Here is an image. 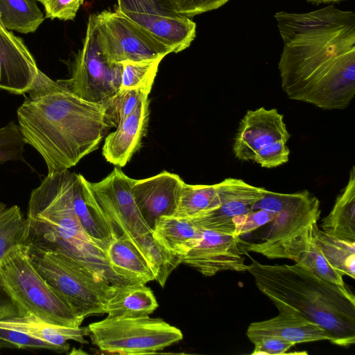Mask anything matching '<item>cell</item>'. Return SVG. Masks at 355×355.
Masks as SVG:
<instances>
[{
	"label": "cell",
	"instance_id": "cell-1",
	"mask_svg": "<svg viewBox=\"0 0 355 355\" xmlns=\"http://www.w3.org/2000/svg\"><path fill=\"white\" fill-rule=\"evenodd\" d=\"M284 47L278 63L291 100L343 110L355 95V14L333 4L275 15Z\"/></svg>",
	"mask_w": 355,
	"mask_h": 355
},
{
	"label": "cell",
	"instance_id": "cell-2",
	"mask_svg": "<svg viewBox=\"0 0 355 355\" xmlns=\"http://www.w3.org/2000/svg\"><path fill=\"white\" fill-rule=\"evenodd\" d=\"M17 109L26 144L42 157L48 174L68 170L98 148L111 127L102 103L85 101L42 71Z\"/></svg>",
	"mask_w": 355,
	"mask_h": 355
},
{
	"label": "cell",
	"instance_id": "cell-3",
	"mask_svg": "<svg viewBox=\"0 0 355 355\" xmlns=\"http://www.w3.org/2000/svg\"><path fill=\"white\" fill-rule=\"evenodd\" d=\"M75 173L48 174L30 195L22 244L63 254L110 285L128 283L109 266L105 251L85 232L74 209Z\"/></svg>",
	"mask_w": 355,
	"mask_h": 355
},
{
	"label": "cell",
	"instance_id": "cell-4",
	"mask_svg": "<svg viewBox=\"0 0 355 355\" xmlns=\"http://www.w3.org/2000/svg\"><path fill=\"white\" fill-rule=\"evenodd\" d=\"M247 271L279 311L318 324L334 345L355 343V297L349 288L327 282L297 263L268 265L252 259Z\"/></svg>",
	"mask_w": 355,
	"mask_h": 355
},
{
	"label": "cell",
	"instance_id": "cell-5",
	"mask_svg": "<svg viewBox=\"0 0 355 355\" xmlns=\"http://www.w3.org/2000/svg\"><path fill=\"white\" fill-rule=\"evenodd\" d=\"M31 314L46 323L72 328L80 327L84 320L36 272L26 246L20 244L0 261V321Z\"/></svg>",
	"mask_w": 355,
	"mask_h": 355
},
{
	"label": "cell",
	"instance_id": "cell-6",
	"mask_svg": "<svg viewBox=\"0 0 355 355\" xmlns=\"http://www.w3.org/2000/svg\"><path fill=\"white\" fill-rule=\"evenodd\" d=\"M26 246L36 272L78 316L85 319L105 313V304L112 285L63 254Z\"/></svg>",
	"mask_w": 355,
	"mask_h": 355
},
{
	"label": "cell",
	"instance_id": "cell-7",
	"mask_svg": "<svg viewBox=\"0 0 355 355\" xmlns=\"http://www.w3.org/2000/svg\"><path fill=\"white\" fill-rule=\"evenodd\" d=\"M264 209L276 214L256 242L244 240L248 252L261 254L268 259H279L286 245L297 234L313 223L320 216V201L307 190L281 193L265 189L252 210Z\"/></svg>",
	"mask_w": 355,
	"mask_h": 355
},
{
	"label": "cell",
	"instance_id": "cell-8",
	"mask_svg": "<svg viewBox=\"0 0 355 355\" xmlns=\"http://www.w3.org/2000/svg\"><path fill=\"white\" fill-rule=\"evenodd\" d=\"M93 345L110 354L157 353L183 338L180 329L160 318L107 316L88 326Z\"/></svg>",
	"mask_w": 355,
	"mask_h": 355
},
{
	"label": "cell",
	"instance_id": "cell-9",
	"mask_svg": "<svg viewBox=\"0 0 355 355\" xmlns=\"http://www.w3.org/2000/svg\"><path fill=\"white\" fill-rule=\"evenodd\" d=\"M121 73V63L109 62L102 53L90 16L83 47L71 63L70 78L57 81L78 97L103 104L119 91Z\"/></svg>",
	"mask_w": 355,
	"mask_h": 355
},
{
	"label": "cell",
	"instance_id": "cell-10",
	"mask_svg": "<svg viewBox=\"0 0 355 355\" xmlns=\"http://www.w3.org/2000/svg\"><path fill=\"white\" fill-rule=\"evenodd\" d=\"M98 46L107 61L164 58L171 50L116 10L91 15Z\"/></svg>",
	"mask_w": 355,
	"mask_h": 355
},
{
	"label": "cell",
	"instance_id": "cell-11",
	"mask_svg": "<svg viewBox=\"0 0 355 355\" xmlns=\"http://www.w3.org/2000/svg\"><path fill=\"white\" fill-rule=\"evenodd\" d=\"M116 1L117 12L172 53L188 48L196 37V23L179 14L172 0Z\"/></svg>",
	"mask_w": 355,
	"mask_h": 355
},
{
	"label": "cell",
	"instance_id": "cell-12",
	"mask_svg": "<svg viewBox=\"0 0 355 355\" xmlns=\"http://www.w3.org/2000/svg\"><path fill=\"white\" fill-rule=\"evenodd\" d=\"M136 180L114 168L105 178L91 182L82 175V181L100 207L114 225L119 235L130 239L151 233L135 202L132 186Z\"/></svg>",
	"mask_w": 355,
	"mask_h": 355
},
{
	"label": "cell",
	"instance_id": "cell-13",
	"mask_svg": "<svg viewBox=\"0 0 355 355\" xmlns=\"http://www.w3.org/2000/svg\"><path fill=\"white\" fill-rule=\"evenodd\" d=\"M216 185L213 207L190 220L202 229L234 235L233 219L252 211L266 189L233 178H226Z\"/></svg>",
	"mask_w": 355,
	"mask_h": 355
},
{
	"label": "cell",
	"instance_id": "cell-14",
	"mask_svg": "<svg viewBox=\"0 0 355 355\" xmlns=\"http://www.w3.org/2000/svg\"><path fill=\"white\" fill-rule=\"evenodd\" d=\"M244 240L234 234L203 229L199 243L182 258L184 263L210 277L225 270L247 271Z\"/></svg>",
	"mask_w": 355,
	"mask_h": 355
},
{
	"label": "cell",
	"instance_id": "cell-15",
	"mask_svg": "<svg viewBox=\"0 0 355 355\" xmlns=\"http://www.w3.org/2000/svg\"><path fill=\"white\" fill-rule=\"evenodd\" d=\"M290 137L284 116L275 108L261 107L247 111L240 121L232 152L239 160L252 161L261 148L277 141L287 142Z\"/></svg>",
	"mask_w": 355,
	"mask_h": 355
},
{
	"label": "cell",
	"instance_id": "cell-16",
	"mask_svg": "<svg viewBox=\"0 0 355 355\" xmlns=\"http://www.w3.org/2000/svg\"><path fill=\"white\" fill-rule=\"evenodd\" d=\"M184 183L179 175L166 171L135 180L132 186L133 198L151 230L160 217L175 215Z\"/></svg>",
	"mask_w": 355,
	"mask_h": 355
},
{
	"label": "cell",
	"instance_id": "cell-17",
	"mask_svg": "<svg viewBox=\"0 0 355 355\" xmlns=\"http://www.w3.org/2000/svg\"><path fill=\"white\" fill-rule=\"evenodd\" d=\"M39 70L21 38L0 26V88L24 94L31 87Z\"/></svg>",
	"mask_w": 355,
	"mask_h": 355
},
{
	"label": "cell",
	"instance_id": "cell-18",
	"mask_svg": "<svg viewBox=\"0 0 355 355\" xmlns=\"http://www.w3.org/2000/svg\"><path fill=\"white\" fill-rule=\"evenodd\" d=\"M148 98L141 101L136 109L121 120L116 130L105 139L103 155L110 163L123 167L140 148L148 126Z\"/></svg>",
	"mask_w": 355,
	"mask_h": 355
},
{
	"label": "cell",
	"instance_id": "cell-19",
	"mask_svg": "<svg viewBox=\"0 0 355 355\" xmlns=\"http://www.w3.org/2000/svg\"><path fill=\"white\" fill-rule=\"evenodd\" d=\"M249 340L253 343L263 336H277L297 343L329 340L327 332L318 324L294 313L279 311L270 319L251 323L247 330Z\"/></svg>",
	"mask_w": 355,
	"mask_h": 355
},
{
	"label": "cell",
	"instance_id": "cell-20",
	"mask_svg": "<svg viewBox=\"0 0 355 355\" xmlns=\"http://www.w3.org/2000/svg\"><path fill=\"white\" fill-rule=\"evenodd\" d=\"M73 201L76 214L87 235L105 251L119 234L82 181L75 173Z\"/></svg>",
	"mask_w": 355,
	"mask_h": 355
},
{
	"label": "cell",
	"instance_id": "cell-21",
	"mask_svg": "<svg viewBox=\"0 0 355 355\" xmlns=\"http://www.w3.org/2000/svg\"><path fill=\"white\" fill-rule=\"evenodd\" d=\"M105 257L112 270L126 282L146 284L155 280L144 254L125 234L119 235L110 243Z\"/></svg>",
	"mask_w": 355,
	"mask_h": 355
},
{
	"label": "cell",
	"instance_id": "cell-22",
	"mask_svg": "<svg viewBox=\"0 0 355 355\" xmlns=\"http://www.w3.org/2000/svg\"><path fill=\"white\" fill-rule=\"evenodd\" d=\"M153 291L141 283L112 285L105 304V313L114 318L148 316L158 307Z\"/></svg>",
	"mask_w": 355,
	"mask_h": 355
},
{
	"label": "cell",
	"instance_id": "cell-23",
	"mask_svg": "<svg viewBox=\"0 0 355 355\" xmlns=\"http://www.w3.org/2000/svg\"><path fill=\"white\" fill-rule=\"evenodd\" d=\"M312 225L304 230L290 241L281 258L292 259L318 277L343 288H348L343 280V275L329 263L314 243L312 239Z\"/></svg>",
	"mask_w": 355,
	"mask_h": 355
},
{
	"label": "cell",
	"instance_id": "cell-24",
	"mask_svg": "<svg viewBox=\"0 0 355 355\" xmlns=\"http://www.w3.org/2000/svg\"><path fill=\"white\" fill-rule=\"evenodd\" d=\"M0 327L17 330L48 342L56 346L60 353L69 349L70 345L68 340L87 344L88 341L85 339V337L89 334L88 327L72 328L53 325L42 321L33 314L0 321Z\"/></svg>",
	"mask_w": 355,
	"mask_h": 355
},
{
	"label": "cell",
	"instance_id": "cell-25",
	"mask_svg": "<svg viewBox=\"0 0 355 355\" xmlns=\"http://www.w3.org/2000/svg\"><path fill=\"white\" fill-rule=\"evenodd\" d=\"M203 229L190 219L175 216L158 218L152 228L154 238L170 252L182 257L200 241Z\"/></svg>",
	"mask_w": 355,
	"mask_h": 355
},
{
	"label": "cell",
	"instance_id": "cell-26",
	"mask_svg": "<svg viewBox=\"0 0 355 355\" xmlns=\"http://www.w3.org/2000/svg\"><path fill=\"white\" fill-rule=\"evenodd\" d=\"M322 230L329 236L355 243V168L352 166L348 182L337 196L330 213L322 219Z\"/></svg>",
	"mask_w": 355,
	"mask_h": 355
},
{
	"label": "cell",
	"instance_id": "cell-27",
	"mask_svg": "<svg viewBox=\"0 0 355 355\" xmlns=\"http://www.w3.org/2000/svg\"><path fill=\"white\" fill-rule=\"evenodd\" d=\"M312 239L329 263L343 275L355 278V243L335 239L312 225Z\"/></svg>",
	"mask_w": 355,
	"mask_h": 355
},
{
	"label": "cell",
	"instance_id": "cell-28",
	"mask_svg": "<svg viewBox=\"0 0 355 355\" xmlns=\"http://www.w3.org/2000/svg\"><path fill=\"white\" fill-rule=\"evenodd\" d=\"M44 19L36 0H0V20L7 30L33 33Z\"/></svg>",
	"mask_w": 355,
	"mask_h": 355
},
{
	"label": "cell",
	"instance_id": "cell-29",
	"mask_svg": "<svg viewBox=\"0 0 355 355\" xmlns=\"http://www.w3.org/2000/svg\"><path fill=\"white\" fill-rule=\"evenodd\" d=\"M131 239L148 261L155 280L164 288L169 275L182 263L183 257L168 250L154 238L152 232Z\"/></svg>",
	"mask_w": 355,
	"mask_h": 355
},
{
	"label": "cell",
	"instance_id": "cell-30",
	"mask_svg": "<svg viewBox=\"0 0 355 355\" xmlns=\"http://www.w3.org/2000/svg\"><path fill=\"white\" fill-rule=\"evenodd\" d=\"M217 194V185L184 183L174 216L191 219L211 209Z\"/></svg>",
	"mask_w": 355,
	"mask_h": 355
},
{
	"label": "cell",
	"instance_id": "cell-31",
	"mask_svg": "<svg viewBox=\"0 0 355 355\" xmlns=\"http://www.w3.org/2000/svg\"><path fill=\"white\" fill-rule=\"evenodd\" d=\"M25 218L19 206L0 202V261L15 246L22 244Z\"/></svg>",
	"mask_w": 355,
	"mask_h": 355
},
{
	"label": "cell",
	"instance_id": "cell-32",
	"mask_svg": "<svg viewBox=\"0 0 355 355\" xmlns=\"http://www.w3.org/2000/svg\"><path fill=\"white\" fill-rule=\"evenodd\" d=\"M151 89L139 88L119 90L103 104L105 109V119L112 128L126 118L136 109L139 103L148 98Z\"/></svg>",
	"mask_w": 355,
	"mask_h": 355
},
{
	"label": "cell",
	"instance_id": "cell-33",
	"mask_svg": "<svg viewBox=\"0 0 355 355\" xmlns=\"http://www.w3.org/2000/svg\"><path fill=\"white\" fill-rule=\"evenodd\" d=\"M162 59L121 62L122 73L119 90L152 89L159 64Z\"/></svg>",
	"mask_w": 355,
	"mask_h": 355
},
{
	"label": "cell",
	"instance_id": "cell-34",
	"mask_svg": "<svg viewBox=\"0 0 355 355\" xmlns=\"http://www.w3.org/2000/svg\"><path fill=\"white\" fill-rule=\"evenodd\" d=\"M26 142L20 127L10 121L0 128V164L8 161L24 160Z\"/></svg>",
	"mask_w": 355,
	"mask_h": 355
},
{
	"label": "cell",
	"instance_id": "cell-35",
	"mask_svg": "<svg viewBox=\"0 0 355 355\" xmlns=\"http://www.w3.org/2000/svg\"><path fill=\"white\" fill-rule=\"evenodd\" d=\"M48 349L60 352V349L48 342L36 338L24 332L0 327V349Z\"/></svg>",
	"mask_w": 355,
	"mask_h": 355
},
{
	"label": "cell",
	"instance_id": "cell-36",
	"mask_svg": "<svg viewBox=\"0 0 355 355\" xmlns=\"http://www.w3.org/2000/svg\"><path fill=\"white\" fill-rule=\"evenodd\" d=\"M289 155L290 150L286 142L277 141L257 150L252 161L263 168H272L288 162Z\"/></svg>",
	"mask_w": 355,
	"mask_h": 355
},
{
	"label": "cell",
	"instance_id": "cell-37",
	"mask_svg": "<svg viewBox=\"0 0 355 355\" xmlns=\"http://www.w3.org/2000/svg\"><path fill=\"white\" fill-rule=\"evenodd\" d=\"M276 214L264 209H254L233 219L234 235L241 237L263 227L275 218Z\"/></svg>",
	"mask_w": 355,
	"mask_h": 355
},
{
	"label": "cell",
	"instance_id": "cell-38",
	"mask_svg": "<svg viewBox=\"0 0 355 355\" xmlns=\"http://www.w3.org/2000/svg\"><path fill=\"white\" fill-rule=\"evenodd\" d=\"M45 10V17L67 21L73 20L84 0H37Z\"/></svg>",
	"mask_w": 355,
	"mask_h": 355
},
{
	"label": "cell",
	"instance_id": "cell-39",
	"mask_svg": "<svg viewBox=\"0 0 355 355\" xmlns=\"http://www.w3.org/2000/svg\"><path fill=\"white\" fill-rule=\"evenodd\" d=\"M229 0H172L177 12L185 17L216 10L225 5Z\"/></svg>",
	"mask_w": 355,
	"mask_h": 355
},
{
	"label": "cell",
	"instance_id": "cell-40",
	"mask_svg": "<svg viewBox=\"0 0 355 355\" xmlns=\"http://www.w3.org/2000/svg\"><path fill=\"white\" fill-rule=\"evenodd\" d=\"M254 345L252 354L275 355L285 354L295 344L277 336H263L252 343Z\"/></svg>",
	"mask_w": 355,
	"mask_h": 355
},
{
	"label": "cell",
	"instance_id": "cell-41",
	"mask_svg": "<svg viewBox=\"0 0 355 355\" xmlns=\"http://www.w3.org/2000/svg\"><path fill=\"white\" fill-rule=\"evenodd\" d=\"M309 1L320 3H327V2H335L343 0H308Z\"/></svg>",
	"mask_w": 355,
	"mask_h": 355
},
{
	"label": "cell",
	"instance_id": "cell-42",
	"mask_svg": "<svg viewBox=\"0 0 355 355\" xmlns=\"http://www.w3.org/2000/svg\"><path fill=\"white\" fill-rule=\"evenodd\" d=\"M0 26H1V27H2V28H5L3 26V25H2L1 22V20H0Z\"/></svg>",
	"mask_w": 355,
	"mask_h": 355
}]
</instances>
